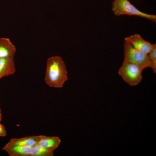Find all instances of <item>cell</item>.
Returning a JSON list of instances; mask_svg holds the SVG:
<instances>
[{"instance_id":"obj_1","label":"cell","mask_w":156,"mask_h":156,"mask_svg":"<svg viewBox=\"0 0 156 156\" xmlns=\"http://www.w3.org/2000/svg\"><path fill=\"white\" fill-rule=\"evenodd\" d=\"M65 65L61 58L53 56L47 60L44 80L50 87L61 88L68 80Z\"/></svg>"},{"instance_id":"obj_2","label":"cell","mask_w":156,"mask_h":156,"mask_svg":"<svg viewBox=\"0 0 156 156\" xmlns=\"http://www.w3.org/2000/svg\"><path fill=\"white\" fill-rule=\"evenodd\" d=\"M112 10L116 16H138L153 22H156V15L141 12L131 4L129 0H114L112 2Z\"/></svg>"},{"instance_id":"obj_3","label":"cell","mask_w":156,"mask_h":156,"mask_svg":"<svg viewBox=\"0 0 156 156\" xmlns=\"http://www.w3.org/2000/svg\"><path fill=\"white\" fill-rule=\"evenodd\" d=\"M124 49L123 61L136 64L142 70L147 68H151V63L148 54L137 50L125 41Z\"/></svg>"},{"instance_id":"obj_4","label":"cell","mask_w":156,"mask_h":156,"mask_svg":"<svg viewBox=\"0 0 156 156\" xmlns=\"http://www.w3.org/2000/svg\"><path fill=\"white\" fill-rule=\"evenodd\" d=\"M143 70L138 66L123 61L118 73L125 81L131 86L138 84L142 79Z\"/></svg>"},{"instance_id":"obj_5","label":"cell","mask_w":156,"mask_h":156,"mask_svg":"<svg viewBox=\"0 0 156 156\" xmlns=\"http://www.w3.org/2000/svg\"><path fill=\"white\" fill-rule=\"evenodd\" d=\"M125 41L129 42L134 48L143 53L148 54L153 44L144 39L138 34H135L125 38Z\"/></svg>"},{"instance_id":"obj_6","label":"cell","mask_w":156,"mask_h":156,"mask_svg":"<svg viewBox=\"0 0 156 156\" xmlns=\"http://www.w3.org/2000/svg\"><path fill=\"white\" fill-rule=\"evenodd\" d=\"M31 147L14 145L7 143L2 148L10 156H30Z\"/></svg>"},{"instance_id":"obj_7","label":"cell","mask_w":156,"mask_h":156,"mask_svg":"<svg viewBox=\"0 0 156 156\" xmlns=\"http://www.w3.org/2000/svg\"><path fill=\"white\" fill-rule=\"evenodd\" d=\"M16 49L10 40L7 38H0V58L14 57Z\"/></svg>"},{"instance_id":"obj_8","label":"cell","mask_w":156,"mask_h":156,"mask_svg":"<svg viewBox=\"0 0 156 156\" xmlns=\"http://www.w3.org/2000/svg\"><path fill=\"white\" fill-rule=\"evenodd\" d=\"M16 71L14 57L0 58V77L12 75Z\"/></svg>"},{"instance_id":"obj_9","label":"cell","mask_w":156,"mask_h":156,"mask_svg":"<svg viewBox=\"0 0 156 156\" xmlns=\"http://www.w3.org/2000/svg\"><path fill=\"white\" fill-rule=\"evenodd\" d=\"M40 135L26 136L20 138H13L8 143L10 144L32 147L38 144Z\"/></svg>"},{"instance_id":"obj_10","label":"cell","mask_w":156,"mask_h":156,"mask_svg":"<svg viewBox=\"0 0 156 156\" xmlns=\"http://www.w3.org/2000/svg\"><path fill=\"white\" fill-rule=\"evenodd\" d=\"M61 142V140L57 137L47 136L40 135L38 144L44 148L54 151Z\"/></svg>"},{"instance_id":"obj_11","label":"cell","mask_w":156,"mask_h":156,"mask_svg":"<svg viewBox=\"0 0 156 156\" xmlns=\"http://www.w3.org/2000/svg\"><path fill=\"white\" fill-rule=\"evenodd\" d=\"M54 151L38 144L31 147L30 156H52Z\"/></svg>"},{"instance_id":"obj_12","label":"cell","mask_w":156,"mask_h":156,"mask_svg":"<svg viewBox=\"0 0 156 156\" xmlns=\"http://www.w3.org/2000/svg\"><path fill=\"white\" fill-rule=\"evenodd\" d=\"M151 63V68L153 72L156 73V44H153L152 48L148 53Z\"/></svg>"},{"instance_id":"obj_13","label":"cell","mask_w":156,"mask_h":156,"mask_svg":"<svg viewBox=\"0 0 156 156\" xmlns=\"http://www.w3.org/2000/svg\"><path fill=\"white\" fill-rule=\"evenodd\" d=\"M6 135L7 132L5 126L0 123V136L4 137Z\"/></svg>"},{"instance_id":"obj_14","label":"cell","mask_w":156,"mask_h":156,"mask_svg":"<svg viewBox=\"0 0 156 156\" xmlns=\"http://www.w3.org/2000/svg\"><path fill=\"white\" fill-rule=\"evenodd\" d=\"M2 120V115L1 112V109L0 108V122Z\"/></svg>"},{"instance_id":"obj_15","label":"cell","mask_w":156,"mask_h":156,"mask_svg":"<svg viewBox=\"0 0 156 156\" xmlns=\"http://www.w3.org/2000/svg\"><path fill=\"white\" fill-rule=\"evenodd\" d=\"M1 79V78H0V79Z\"/></svg>"},{"instance_id":"obj_16","label":"cell","mask_w":156,"mask_h":156,"mask_svg":"<svg viewBox=\"0 0 156 156\" xmlns=\"http://www.w3.org/2000/svg\"></svg>"}]
</instances>
